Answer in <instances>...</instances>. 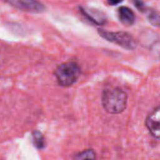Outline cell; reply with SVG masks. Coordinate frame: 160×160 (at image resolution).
<instances>
[{
    "label": "cell",
    "mask_w": 160,
    "mask_h": 160,
    "mask_svg": "<svg viewBox=\"0 0 160 160\" xmlns=\"http://www.w3.org/2000/svg\"><path fill=\"white\" fill-rule=\"evenodd\" d=\"M102 104L104 108L111 114H119L122 112L127 104L126 93L119 88L106 90L102 96Z\"/></svg>",
    "instance_id": "obj_1"
},
{
    "label": "cell",
    "mask_w": 160,
    "mask_h": 160,
    "mask_svg": "<svg viewBox=\"0 0 160 160\" xmlns=\"http://www.w3.org/2000/svg\"><path fill=\"white\" fill-rule=\"evenodd\" d=\"M80 73L81 70L75 62L62 63L55 71L58 83L64 87H69L74 84L78 80Z\"/></svg>",
    "instance_id": "obj_2"
},
{
    "label": "cell",
    "mask_w": 160,
    "mask_h": 160,
    "mask_svg": "<svg viewBox=\"0 0 160 160\" xmlns=\"http://www.w3.org/2000/svg\"><path fill=\"white\" fill-rule=\"evenodd\" d=\"M98 33L100 34L101 37H103L105 40L111 42L113 43H116L123 48L133 50L135 49L137 42L135 39L127 32L124 31H107L104 29H98Z\"/></svg>",
    "instance_id": "obj_3"
},
{
    "label": "cell",
    "mask_w": 160,
    "mask_h": 160,
    "mask_svg": "<svg viewBox=\"0 0 160 160\" xmlns=\"http://www.w3.org/2000/svg\"><path fill=\"white\" fill-rule=\"evenodd\" d=\"M9 5L28 12L38 13L44 11V6L38 0H3Z\"/></svg>",
    "instance_id": "obj_4"
},
{
    "label": "cell",
    "mask_w": 160,
    "mask_h": 160,
    "mask_svg": "<svg viewBox=\"0 0 160 160\" xmlns=\"http://www.w3.org/2000/svg\"><path fill=\"white\" fill-rule=\"evenodd\" d=\"M146 126L151 133L156 138H160V107L154 108L146 119Z\"/></svg>",
    "instance_id": "obj_5"
},
{
    "label": "cell",
    "mask_w": 160,
    "mask_h": 160,
    "mask_svg": "<svg viewBox=\"0 0 160 160\" xmlns=\"http://www.w3.org/2000/svg\"><path fill=\"white\" fill-rule=\"evenodd\" d=\"M79 10L81 11L82 14L88 18L91 22H92L94 25L97 26H104L108 22L107 16L100 11L95 10V9H91V8H86V7H80Z\"/></svg>",
    "instance_id": "obj_6"
},
{
    "label": "cell",
    "mask_w": 160,
    "mask_h": 160,
    "mask_svg": "<svg viewBox=\"0 0 160 160\" xmlns=\"http://www.w3.org/2000/svg\"><path fill=\"white\" fill-rule=\"evenodd\" d=\"M118 16L120 21L124 25V26H132L135 24L136 21V16L133 11L127 7H121L118 10Z\"/></svg>",
    "instance_id": "obj_7"
},
{
    "label": "cell",
    "mask_w": 160,
    "mask_h": 160,
    "mask_svg": "<svg viewBox=\"0 0 160 160\" xmlns=\"http://www.w3.org/2000/svg\"><path fill=\"white\" fill-rule=\"evenodd\" d=\"M73 160H96V154L93 150H85L74 155Z\"/></svg>",
    "instance_id": "obj_8"
},
{
    "label": "cell",
    "mask_w": 160,
    "mask_h": 160,
    "mask_svg": "<svg viewBox=\"0 0 160 160\" xmlns=\"http://www.w3.org/2000/svg\"><path fill=\"white\" fill-rule=\"evenodd\" d=\"M32 140L34 145L38 148V149H42L45 146V139L43 135L39 132V131H35L32 134Z\"/></svg>",
    "instance_id": "obj_9"
},
{
    "label": "cell",
    "mask_w": 160,
    "mask_h": 160,
    "mask_svg": "<svg viewBox=\"0 0 160 160\" xmlns=\"http://www.w3.org/2000/svg\"><path fill=\"white\" fill-rule=\"evenodd\" d=\"M147 18L151 25H152L153 27L160 28V14L158 12H156L155 11H150L147 15Z\"/></svg>",
    "instance_id": "obj_10"
},
{
    "label": "cell",
    "mask_w": 160,
    "mask_h": 160,
    "mask_svg": "<svg viewBox=\"0 0 160 160\" xmlns=\"http://www.w3.org/2000/svg\"><path fill=\"white\" fill-rule=\"evenodd\" d=\"M132 1H133L134 5L136 6V8H137L139 12H145L147 11L146 5H145V3H144L143 0H132Z\"/></svg>",
    "instance_id": "obj_11"
},
{
    "label": "cell",
    "mask_w": 160,
    "mask_h": 160,
    "mask_svg": "<svg viewBox=\"0 0 160 160\" xmlns=\"http://www.w3.org/2000/svg\"><path fill=\"white\" fill-rule=\"evenodd\" d=\"M123 1V0H108V2L109 5L111 6H115V5H118L120 3H122Z\"/></svg>",
    "instance_id": "obj_12"
}]
</instances>
